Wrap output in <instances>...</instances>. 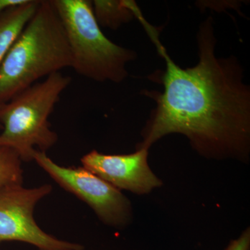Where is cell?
<instances>
[{
	"mask_svg": "<svg viewBox=\"0 0 250 250\" xmlns=\"http://www.w3.org/2000/svg\"><path fill=\"white\" fill-rule=\"evenodd\" d=\"M166 62L164 91H148L156 102L138 148L149 149L168 134L187 136L192 147L210 159H246L250 150V91L235 57L218 58L213 19L197 33L199 62L182 68L161 45L154 29L147 31Z\"/></svg>",
	"mask_w": 250,
	"mask_h": 250,
	"instance_id": "cell-1",
	"label": "cell"
},
{
	"mask_svg": "<svg viewBox=\"0 0 250 250\" xmlns=\"http://www.w3.org/2000/svg\"><path fill=\"white\" fill-rule=\"evenodd\" d=\"M72 66L66 33L52 0H41L0 65V104L52 74Z\"/></svg>",
	"mask_w": 250,
	"mask_h": 250,
	"instance_id": "cell-2",
	"label": "cell"
},
{
	"mask_svg": "<svg viewBox=\"0 0 250 250\" xmlns=\"http://www.w3.org/2000/svg\"><path fill=\"white\" fill-rule=\"evenodd\" d=\"M71 81L61 72L52 74L1 104L0 146L26 162L33 161L36 148L46 152L53 147L58 135L51 129L49 117Z\"/></svg>",
	"mask_w": 250,
	"mask_h": 250,
	"instance_id": "cell-3",
	"label": "cell"
},
{
	"mask_svg": "<svg viewBox=\"0 0 250 250\" xmlns=\"http://www.w3.org/2000/svg\"><path fill=\"white\" fill-rule=\"evenodd\" d=\"M66 33L72 68L95 82L120 83L127 77L126 65L135 53L104 34L93 14L92 1L52 0Z\"/></svg>",
	"mask_w": 250,
	"mask_h": 250,
	"instance_id": "cell-4",
	"label": "cell"
},
{
	"mask_svg": "<svg viewBox=\"0 0 250 250\" xmlns=\"http://www.w3.org/2000/svg\"><path fill=\"white\" fill-rule=\"evenodd\" d=\"M33 161L62 188L89 206L104 223L119 228L129 223L131 203L119 189L84 167L59 165L38 149Z\"/></svg>",
	"mask_w": 250,
	"mask_h": 250,
	"instance_id": "cell-5",
	"label": "cell"
},
{
	"mask_svg": "<svg viewBox=\"0 0 250 250\" xmlns=\"http://www.w3.org/2000/svg\"><path fill=\"white\" fill-rule=\"evenodd\" d=\"M52 191L49 184L31 188L17 184L0 190V243L21 241L40 250H83L80 244L62 241L45 233L36 223V205Z\"/></svg>",
	"mask_w": 250,
	"mask_h": 250,
	"instance_id": "cell-6",
	"label": "cell"
},
{
	"mask_svg": "<svg viewBox=\"0 0 250 250\" xmlns=\"http://www.w3.org/2000/svg\"><path fill=\"white\" fill-rule=\"evenodd\" d=\"M148 149L138 148L129 154L111 155L93 150L81 159L82 167L120 190L144 195L160 187L162 182L148 165Z\"/></svg>",
	"mask_w": 250,
	"mask_h": 250,
	"instance_id": "cell-7",
	"label": "cell"
},
{
	"mask_svg": "<svg viewBox=\"0 0 250 250\" xmlns=\"http://www.w3.org/2000/svg\"><path fill=\"white\" fill-rule=\"evenodd\" d=\"M41 0H27L7 10L0 17V65L18 36L35 14Z\"/></svg>",
	"mask_w": 250,
	"mask_h": 250,
	"instance_id": "cell-8",
	"label": "cell"
},
{
	"mask_svg": "<svg viewBox=\"0 0 250 250\" xmlns=\"http://www.w3.org/2000/svg\"><path fill=\"white\" fill-rule=\"evenodd\" d=\"M131 1H92L93 14L100 27L116 29L134 17Z\"/></svg>",
	"mask_w": 250,
	"mask_h": 250,
	"instance_id": "cell-9",
	"label": "cell"
},
{
	"mask_svg": "<svg viewBox=\"0 0 250 250\" xmlns=\"http://www.w3.org/2000/svg\"><path fill=\"white\" fill-rule=\"evenodd\" d=\"M22 184V160L11 148L0 146V190Z\"/></svg>",
	"mask_w": 250,
	"mask_h": 250,
	"instance_id": "cell-10",
	"label": "cell"
},
{
	"mask_svg": "<svg viewBox=\"0 0 250 250\" xmlns=\"http://www.w3.org/2000/svg\"><path fill=\"white\" fill-rule=\"evenodd\" d=\"M225 250H250V230L247 229L239 238L231 242Z\"/></svg>",
	"mask_w": 250,
	"mask_h": 250,
	"instance_id": "cell-11",
	"label": "cell"
},
{
	"mask_svg": "<svg viewBox=\"0 0 250 250\" xmlns=\"http://www.w3.org/2000/svg\"><path fill=\"white\" fill-rule=\"evenodd\" d=\"M27 0H0V17L7 10L26 2Z\"/></svg>",
	"mask_w": 250,
	"mask_h": 250,
	"instance_id": "cell-12",
	"label": "cell"
},
{
	"mask_svg": "<svg viewBox=\"0 0 250 250\" xmlns=\"http://www.w3.org/2000/svg\"><path fill=\"white\" fill-rule=\"evenodd\" d=\"M0 108H1V104H0ZM0 128H1V125L0 124Z\"/></svg>",
	"mask_w": 250,
	"mask_h": 250,
	"instance_id": "cell-13",
	"label": "cell"
}]
</instances>
